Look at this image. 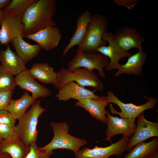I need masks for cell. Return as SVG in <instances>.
<instances>
[{
  "mask_svg": "<svg viewBox=\"0 0 158 158\" xmlns=\"http://www.w3.org/2000/svg\"><path fill=\"white\" fill-rule=\"evenodd\" d=\"M56 0H39L29 6L22 16L23 35L32 34L56 26L52 17L56 12Z\"/></svg>",
  "mask_w": 158,
  "mask_h": 158,
  "instance_id": "6da1fadb",
  "label": "cell"
},
{
  "mask_svg": "<svg viewBox=\"0 0 158 158\" xmlns=\"http://www.w3.org/2000/svg\"><path fill=\"white\" fill-rule=\"evenodd\" d=\"M45 111L40 105V100L36 101L31 108L19 118L13 129L19 139L26 146L36 143L39 131L37 129L38 119Z\"/></svg>",
  "mask_w": 158,
  "mask_h": 158,
  "instance_id": "7a4b0ae2",
  "label": "cell"
},
{
  "mask_svg": "<svg viewBox=\"0 0 158 158\" xmlns=\"http://www.w3.org/2000/svg\"><path fill=\"white\" fill-rule=\"evenodd\" d=\"M108 26V20L105 16L99 14L92 15L77 50L83 52H96L99 47L105 45L107 42L103 40L102 37L107 32Z\"/></svg>",
  "mask_w": 158,
  "mask_h": 158,
  "instance_id": "3957f363",
  "label": "cell"
},
{
  "mask_svg": "<svg viewBox=\"0 0 158 158\" xmlns=\"http://www.w3.org/2000/svg\"><path fill=\"white\" fill-rule=\"evenodd\" d=\"M50 125L54 132L53 137L47 144L39 147L40 150L49 152L57 149H66L73 151L76 154L87 143L85 139L69 134V126L66 122H51Z\"/></svg>",
  "mask_w": 158,
  "mask_h": 158,
  "instance_id": "277c9868",
  "label": "cell"
},
{
  "mask_svg": "<svg viewBox=\"0 0 158 158\" xmlns=\"http://www.w3.org/2000/svg\"><path fill=\"white\" fill-rule=\"evenodd\" d=\"M57 73L56 83L54 86L59 90L70 81L75 82L84 87H91L98 91L102 90L104 88L103 83L93 70L80 68H76L71 72L62 67Z\"/></svg>",
  "mask_w": 158,
  "mask_h": 158,
  "instance_id": "5b68a950",
  "label": "cell"
},
{
  "mask_svg": "<svg viewBox=\"0 0 158 158\" xmlns=\"http://www.w3.org/2000/svg\"><path fill=\"white\" fill-rule=\"evenodd\" d=\"M107 97L109 104L110 111L112 114L119 115L121 118L135 119L146 110L154 109L157 99L153 97H144L148 99L145 104L137 106L131 103H125L119 99L113 93L110 91L107 92Z\"/></svg>",
  "mask_w": 158,
  "mask_h": 158,
  "instance_id": "8992f818",
  "label": "cell"
},
{
  "mask_svg": "<svg viewBox=\"0 0 158 158\" xmlns=\"http://www.w3.org/2000/svg\"><path fill=\"white\" fill-rule=\"evenodd\" d=\"M109 58L104 55L96 52H83L77 50L75 55L69 62L67 69L73 71L77 68H84L89 70H97L99 77L106 78L103 69L106 68L109 63Z\"/></svg>",
  "mask_w": 158,
  "mask_h": 158,
  "instance_id": "52a82bcc",
  "label": "cell"
},
{
  "mask_svg": "<svg viewBox=\"0 0 158 158\" xmlns=\"http://www.w3.org/2000/svg\"><path fill=\"white\" fill-rule=\"evenodd\" d=\"M130 139L123 137L118 142L106 147L95 145L91 149L87 147L83 148L75 154V158H109L113 155L120 157L126 151Z\"/></svg>",
  "mask_w": 158,
  "mask_h": 158,
  "instance_id": "ba28073f",
  "label": "cell"
},
{
  "mask_svg": "<svg viewBox=\"0 0 158 158\" xmlns=\"http://www.w3.org/2000/svg\"><path fill=\"white\" fill-rule=\"evenodd\" d=\"M102 39L107 42L109 45L100 47L97 48L96 51L110 59V62L105 70L110 71L113 69H118L120 64L119 61L121 59L128 58L132 54L124 50L120 47L112 33L106 32L103 34Z\"/></svg>",
  "mask_w": 158,
  "mask_h": 158,
  "instance_id": "9c48e42d",
  "label": "cell"
},
{
  "mask_svg": "<svg viewBox=\"0 0 158 158\" xmlns=\"http://www.w3.org/2000/svg\"><path fill=\"white\" fill-rule=\"evenodd\" d=\"M107 117V127L106 130V138L104 141H110L114 136L118 134H122L123 137L129 138L132 135L136 125L135 118H119L110 114L107 110H106Z\"/></svg>",
  "mask_w": 158,
  "mask_h": 158,
  "instance_id": "30bf717a",
  "label": "cell"
},
{
  "mask_svg": "<svg viewBox=\"0 0 158 158\" xmlns=\"http://www.w3.org/2000/svg\"><path fill=\"white\" fill-rule=\"evenodd\" d=\"M143 112L138 117L137 125L130 138L126 151H129L136 144L150 138L158 137V123L149 121L144 116Z\"/></svg>",
  "mask_w": 158,
  "mask_h": 158,
  "instance_id": "8fae6325",
  "label": "cell"
},
{
  "mask_svg": "<svg viewBox=\"0 0 158 158\" xmlns=\"http://www.w3.org/2000/svg\"><path fill=\"white\" fill-rule=\"evenodd\" d=\"M14 78L16 86L30 91L32 94L31 96L35 99L45 98L51 95V92L48 88L36 81L29 69H26L22 71L16 75Z\"/></svg>",
  "mask_w": 158,
  "mask_h": 158,
  "instance_id": "7c38bea8",
  "label": "cell"
},
{
  "mask_svg": "<svg viewBox=\"0 0 158 158\" xmlns=\"http://www.w3.org/2000/svg\"><path fill=\"white\" fill-rule=\"evenodd\" d=\"M62 34L57 26L49 27L34 34L23 35V37L33 40L37 43L45 51L56 48L60 42Z\"/></svg>",
  "mask_w": 158,
  "mask_h": 158,
  "instance_id": "4fadbf2b",
  "label": "cell"
},
{
  "mask_svg": "<svg viewBox=\"0 0 158 158\" xmlns=\"http://www.w3.org/2000/svg\"><path fill=\"white\" fill-rule=\"evenodd\" d=\"M22 15H4L0 30V43L8 45L12 39L23 35Z\"/></svg>",
  "mask_w": 158,
  "mask_h": 158,
  "instance_id": "5bb4252c",
  "label": "cell"
},
{
  "mask_svg": "<svg viewBox=\"0 0 158 158\" xmlns=\"http://www.w3.org/2000/svg\"><path fill=\"white\" fill-rule=\"evenodd\" d=\"M114 36L120 47L126 51H128L133 48H136L138 50H143L142 44L145 40L135 27H122L119 29Z\"/></svg>",
  "mask_w": 158,
  "mask_h": 158,
  "instance_id": "9a60e30c",
  "label": "cell"
},
{
  "mask_svg": "<svg viewBox=\"0 0 158 158\" xmlns=\"http://www.w3.org/2000/svg\"><path fill=\"white\" fill-rule=\"evenodd\" d=\"M56 97L59 100L67 101L72 99L78 101L86 99H99L101 97L96 95L94 92L81 86L73 81L66 83L59 90Z\"/></svg>",
  "mask_w": 158,
  "mask_h": 158,
  "instance_id": "2e32d148",
  "label": "cell"
},
{
  "mask_svg": "<svg viewBox=\"0 0 158 158\" xmlns=\"http://www.w3.org/2000/svg\"><path fill=\"white\" fill-rule=\"evenodd\" d=\"M108 104L107 97L102 96L98 99H86L78 101L75 105L83 108L92 117L107 124V118L105 108Z\"/></svg>",
  "mask_w": 158,
  "mask_h": 158,
  "instance_id": "e0dca14e",
  "label": "cell"
},
{
  "mask_svg": "<svg viewBox=\"0 0 158 158\" xmlns=\"http://www.w3.org/2000/svg\"><path fill=\"white\" fill-rule=\"evenodd\" d=\"M1 67L12 75H17L27 68L21 58L13 51L9 45L5 50L0 51Z\"/></svg>",
  "mask_w": 158,
  "mask_h": 158,
  "instance_id": "ac0fdd59",
  "label": "cell"
},
{
  "mask_svg": "<svg viewBox=\"0 0 158 158\" xmlns=\"http://www.w3.org/2000/svg\"><path fill=\"white\" fill-rule=\"evenodd\" d=\"M142 50H138L137 52L132 54L124 64H120L115 77H118L124 73L141 75L142 67L146 61L147 56V54Z\"/></svg>",
  "mask_w": 158,
  "mask_h": 158,
  "instance_id": "d6986e66",
  "label": "cell"
},
{
  "mask_svg": "<svg viewBox=\"0 0 158 158\" xmlns=\"http://www.w3.org/2000/svg\"><path fill=\"white\" fill-rule=\"evenodd\" d=\"M92 16L90 11L86 10L78 17L76 20V30L69 42L63 50V56L65 55L73 47L80 44L85 33L87 27L90 22Z\"/></svg>",
  "mask_w": 158,
  "mask_h": 158,
  "instance_id": "ffe728a7",
  "label": "cell"
},
{
  "mask_svg": "<svg viewBox=\"0 0 158 158\" xmlns=\"http://www.w3.org/2000/svg\"><path fill=\"white\" fill-rule=\"evenodd\" d=\"M11 42L17 55L25 63L36 56L42 49L38 44H31L23 40L22 35L13 39Z\"/></svg>",
  "mask_w": 158,
  "mask_h": 158,
  "instance_id": "44dd1931",
  "label": "cell"
},
{
  "mask_svg": "<svg viewBox=\"0 0 158 158\" xmlns=\"http://www.w3.org/2000/svg\"><path fill=\"white\" fill-rule=\"evenodd\" d=\"M29 150L18 137L2 140L0 144V152L7 153L11 158H25Z\"/></svg>",
  "mask_w": 158,
  "mask_h": 158,
  "instance_id": "7402d4cb",
  "label": "cell"
},
{
  "mask_svg": "<svg viewBox=\"0 0 158 158\" xmlns=\"http://www.w3.org/2000/svg\"><path fill=\"white\" fill-rule=\"evenodd\" d=\"M29 70L32 76L42 83L53 85L56 83L57 73L49 63L33 64Z\"/></svg>",
  "mask_w": 158,
  "mask_h": 158,
  "instance_id": "603a6c76",
  "label": "cell"
},
{
  "mask_svg": "<svg viewBox=\"0 0 158 158\" xmlns=\"http://www.w3.org/2000/svg\"><path fill=\"white\" fill-rule=\"evenodd\" d=\"M36 101L29 95L28 91H25L19 99H12L5 110L10 112L16 120H18Z\"/></svg>",
  "mask_w": 158,
  "mask_h": 158,
  "instance_id": "cb8c5ba5",
  "label": "cell"
},
{
  "mask_svg": "<svg viewBox=\"0 0 158 158\" xmlns=\"http://www.w3.org/2000/svg\"><path fill=\"white\" fill-rule=\"evenodd\" d=\"M133 148L123 158H148L158 152V137L148 142H140Z\"/></svg>",
  "mask_w": 158,
  "mask_h": 158,
  "instance_id": "d4e9b609",
  "label": "cell"
},
{
  "mask_svg": "<svg viewBox=\"0 0 158 158\" xmlns=\"http://www.w3.org/2000/svg\"><path fill=\"white\" fill-rule=\"evenodd\" d=\"M36 0H13L4 10V15H22L26 9Z\"/></svg>",
  "mask_w": 158,
  "mask_h": 158,
  "instance_id": "484cf974",
  "label": "cell"
},
{
  "mask_svg": "<svg viewBox=\"0 0 158 158\" xmlns=\"http://www.w3.org/2000/svg\"><path fill=\"white\" fill-rule=\"evenodd\" d=\"M13 76L0 66V92L14 90L16 85Z\"/></svg>",
  "mask_w": 158,
  "mask_h": 158,
  "instance_id": "4316f807",
  "label": "cell"
},
{
  "mask_svg": "<svg viewBox=\"0 0 158 158\" xmlns=\"http://www.w3.org/2000/svg\"><path fill=\"white\" fill-rule=\"evenodd\" d=\"M29 147V151L25 158H50L53 153L52 151L40 150L36 143L30 144Z\"/></svg>",
  "mask_w": 158,
  "mask_h": 158,
  "instance_id": "83f0119b",
  "label": "cell"
},
{
  "mask_svg": "<svg viewBox=\"0 0 158 158\" xmlns=\"http://www.w3.org/2000/svg\"><path fill=\"white\" fill-rule=\"evenodd\" d=\"M16 120L8 111L4 109L0 111V123L6 124L13 128Z\"/></svg>",
  "mask_w": 158,
  "mask_h": 158,
  "instance_id": "f1b7e54d",
  "label": "cell"
},
{
  "mask_svg": "<svg viewBox=\"0 0 158 158\" xmlns=\"http://www.w3.org/2000/svg\"><path fill=\"white\" fill-rule=\"evenodd\" d=\"M18 137L13 128L6 124L0 123V139L2 140Z\"/></svg>",
  "mask_w": 158,
  "mask_h": 158,
  "instance_id": "f546056e",
  "label": "cell"
},
{
  "mask_svg": "<svg viewBox=\"0 0 158 158\" xmlns=\"http://www.w3.org/2000/svg\"><path fill=\"white\" fill-rule=\"evenodd\" d=\"M13 90L0 92V111L5 109L12 99Z\"/></svg>",
  "mask_w": 158,
  "mask_h": 158,
  "instance_id": "4dcf8cb0",
  "label": "cell"
},
{
  "mask_svg": "<svg viewBox=\"0 0 158 158\" xmlns=\"http://www.w3.org/2000/svg\"><path fill=\"white\" fill-rule=\"evenodd\" d=\"M113 2L116 4L125 7L129 9L133 8L138 2V0H113Z\"/></svg>",
  "mask_w": 158,
  "mask_h": 158,
  "instance_id": "1f68e13d",
  "label": "cell"
},
{
  "mask_svg": "<svg viewBox=\"0 0 158 158\" xmlns=\"http://www.w3.org/2000/svg\"><path fill=\"white\" fill-rule=\"evenodd\" d=\"M11 1L9 0H0V10Z\"/></svg>",
  "mask_w": 158,
  "mask_h": 158,
  "instance_id": "d6a6232c",
  "label": "cell"
},
{
  "mask_svg": "<svg viewBox=\"0 0 158 158\" xmlns=\"http://www.w3.org/2000/svg\"><path fill=\"white\" fill-rule=\"evenodd\" d=\"M0 158H11V157L7 153L0 152Z\"/></svg>",
  "mask_w": 158,
  "mask_h": 158,
  "instance_id": "836d02e7",
  "label": "cell"
},
{
  "mask_svg": "<svg viewBox=\"0 0 158 158\" xmlns=\"http://www.w3.org/2000/svg\"><path fill=\"white\" fill-rule=\"evenodd\" d=\"M3 16V11L1 10H0V27L1 26V21Z\"/></svg>",
  "mask_w": 158,
  "mask_h": 158,
  "instance_id": "e575fe53",
  "label": "cell"
},
{
  "mask_svg": "<svg viewBox=\"0 0 158 158\" xmlns=\"http://www.w3.org/2000/svg\"><path fill=\"white\" fill-rule=\"evenodd\" d=\"M148 158H158V152L156 153L153 155Z\"/></svg>",
  "mask_w": 158,
  "mask_h": 158,
  "instance_id": "d590c367",
  "label": "cell"
},
{
  "mask_svg": "<svg viewBox=\"0 0 158 158\" xmlns=\"http://www.w3.org/2000/svg\"><path fill=\"white\" fill-rule=\"evenodd\" d=\"M1 141H2V140H1L0 139V144L1 143Z\"/></svg>",
  "mask_w": 158,
  "mask_h": 158,
  "instance_id": "8d00e7d4",
  "label": "cell"
}]
</instances>
